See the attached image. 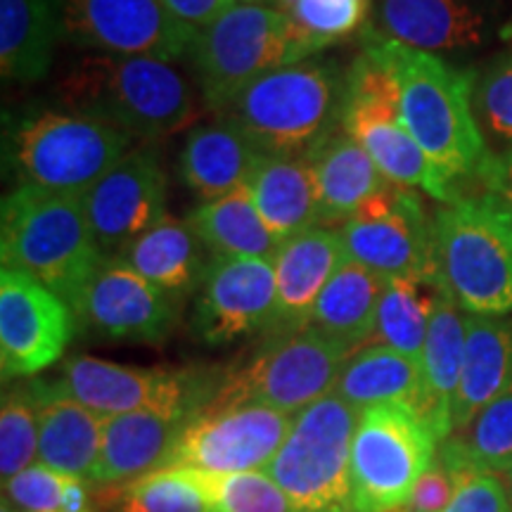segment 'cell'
I'll return each instance as SVG.
<instances>
[{"instance_id": "44dd1931", "label": "cell", "mask_w": 512, "mask_h": 512, "mask_svg": "<svg viewBox=\"0 0 512 512\" xmlns=\"http://www.w3.org/2000/svg\"><path fill=\"white\" fill-rule=\"evenodd\" d=\"M339 230L318 226L294 235L275 254V316L266 337L292 335L309 328L320 292L344 264Z\"/></svg>"}, {"instance_id": "9c48e42d", "label": "cell", "mask_w": 512, "mask_h": 512, "mask_svg": "<svg viewBox=\"0 0 512 512\" xmlns=\"http://www.w3.org/2000/svg\"><path fill=\"white\" fill-rule=\"evenodd\" d=\"M342 131L368 152L389 183L422 190L444 204L458 197L453 183L408 131L392 74L366 50L358 53L347 74Z\"/></svg>"}, {"instance_id": "f1b7e54d", "label": "cell", "mask_w": 512, "mask_h": 512, "mask_svg": "<svg viewBox=\"0 0 512 512\" xmlns=\"http://www.w3.org/2000/svg\"><path fill=\"white\" fill-rule=\"evenodd\" d=\"M204 252L207 249L188 221L166 216L162 223L128 245L119 259L159 290L174 299H183L200 290L209 266Z\"/></svg>"}, {"instance_id": "f546056e", "label": "cell", "mask_w": 512, "mask_h": 512, "mask_svg": "<svg viewBox=\"0 0 512 512\" xmlns=\"http://www.w3.org/2000/svg\"><path fill=\"white\" fill-rule=\"evenodd\" d=\"M309 159L316 171L323 226L351 219L389 185L368 152L342 128L311 152Z\"/></svg>"}, {"instance_id": "ac0fdd59", "label": "cell", "mask_w": 512, "mask_h": 512, "mask_svg": "<svg viewBox=\"0 0 512 512\" xmlns=\"http://www.w3.org/2000/svg\"><path fill=\"white\" fill-rule=\"evenodd\" d=\"M275 316V266L271 259L211 256L195 297L190 328L207 347H228L268 332Z\"/></svg>"}, {"instance_id": "4dcf8cb0", "label": "cell", "mask_w": 512, "mask_h": 512, "mask_svg": "<svg viewBox=\"0 0 512 512\" xmlns=\"http://www.w3.org/2000/svg\"><path fill=\"white\" fill-rule=\"evenodd\" d=\"M387 278L344 259L313 306L309 325L351 351H358L377 330V309Z\"/></svg>"}, {"instance_id": "60d3db41", "label": "cell", "mask_w": 512, "mask_h": 512, "mask_svg": "<svg viewBox=\"0 0 512 512\" xmlns=\"http://www.w3.org/2000/svg\"><path fill=\"white\" fill-rule=\"evenodd\" d=\"M67 475L36 463L3 484V498L17 512H55L60 508Z\"/></svg>"}, {"instance_id": "ffe728a7", "label": "cell", "mask_w": 512, "mask_h": 512, "mask_svg": "<svg viewBox=\"0 0 512 512\" xmlns=\"http://www.w3.org/2000/svg\"><path fill=\"white\" fill-rule=\"evenodd\" d=\"M169 183L155 150L133 147L83 195L95 242L105 256H119L140 235L169 216Z\"/></svg>"}, {"instance_id": "d4e9b609", "label": "cell", "mask_w": 512, "mask_h": 512, "mask_svg": "<svg viewBox=\"0 0 512 512\" xmlns=\"http://www.w3.org/2000/svg\"><path fill=\"white\" fill-rule=\"evenodd\" d=\"M512 389V318L467 316L465 354L456 401L453 432L470 425L489 403Z\"/></svg>"}, {"instance_id": "1f68e13d", "label": "cell", "mask_w": 512, "mask_h": 512, "mask_svg": "<svg viewBox=\"0 0 512 512\" xmlns=\"http://www.w3.org/2000/svg\"><path fill=\"white\" fill-rule=\"evenodd\" d=\"M204 249L211 256H245V259H275L283 242L273 235L256 209L252 192L245 188L219 200L202 202L185 216Z\"/></svg>"}, {"instance_id": "8d00e7d4", "label": "cell", "mask_w": 512, "mask_h": 512, "mask_svg": "<svg viewBox=\"0 0 512 512\" xmlns=\"http://www.w3.org/2000/svg\"><path fill=\"white\" fill-rule=\"evenodd\" d=\"M415 280H387L380 309H377V344L392 347L399 354L420 363L427 328L432 316V292Z\"/></svg>"}, {"instance_id": "9a60e30c", "label": "cell", "mask_w": 512, "mask_h": 512, "mask_svg": "<svg viewBox=\"0 0 512 512\" xmlns=\"http://www.w3.org/2000/svg\"><path fill=\"white\" fill-rule=\"evenodd\" d=\"M62 41L98 55L188 57L195 31L159 0H60Z\"/></svg>"}, {"instance_id": "3957f363", "label": "cell", "mask_w": 512, "mask_h": 512, "mask_svg": "<svg viewBox=\"0 0 512 512\" xmlns=\"http://www.w3.org/2000/svg\"><path fill=\"white\" fill-rule=\"evenodd\" d=\"M347 74L330 57H306L254 81L223 119L261 155L309 157L342 128Z\"/></svg>"}, {"instance_id": "d590c367", "label": "cell", "mask_w": 512, "mask_h": 512, "mask_svg": "<svg viewBox=\"0 0 512 512\" xmlns=\"http://www.w3.org/2000/svg\"><path fill=\"white\" fill-rule=\"evenodd\" d=\"M95 501L107 512H211L190 472L169 465L133 482L100 484Z\"/></svg>"}, {"instance_id": "8992f818", "label": "cell", "mask_w": 512, "mask_h": 512, "mask_svg": "<svg viewBox=\"0 0 512 512\" xmlns=\"http://www.w3.org/2000/svg\"><path fill=\"white\" fill-rule=\"evenodd\" d=\"M133 138L105 121L76 112L29 114L5 143L19 185L86 195L133 150Z\"/></svg>"}, {"instance_id": "7dc6e473", "label": "cell", "mask_w": 512, "mask_h": 512, "mask_svg": "<svg viewBox=\"0 0 512 512\" xmlns=\"http://www.w3.org/2000/svg\"><path fill=\"white\" fill-rule=\"evenodd\" d=\"M233 5H273L275 0H230Z\"/></svg>"}, {"instance_id": "f35d334b", "label": "cell", "mask_w": 512, "mask_h": 512, "mask_svg": "<svg viewBox=\"0 0 512 512\" xmlns=\"http://www.w3.org/2000/svg\"><path fill=\"white\" fill-rule=\"evenodd\" d=\"M207 498L211 512H294L285 491L266 472L216 475L185 467Z\"/></svg>"}, {"instance_id": "7c38bea8", "label": "cell", "mask_w": 512, "mask_h": 512, "mask_svg": "<svg viewBox=\"0 0 512 512\" xmlns=\"http://www.w3.org/2000/svg\"><path fill=\"white\" fill-rule=\"evenodd\" d=\"M55 382L102 418L152 411L192 420L214 399L221 370L140 368L95 356H72L64 358Z\"/></svg>"}, {"instance_id": "f6af8a7d", "label": "cell", "mask_w": 512, "mask_h": 512, "mask_svg": "<svg viewBox=\"0 0 512 512\" xmlns=\"http://www.w3.org/2000/svg\"><path fill=\"white\" fill-rule=\"evenodd\" d=\"M479 181L512 214V145L491 155L479 174Z\"/></svg>"}, {"instance_id": "7bdbcfd3", "label": "cell", "mask_w": 512, "mask_h": 512, "mask_svg": "<svg viewBox=\"0 0 512 512\" xmlns=\"http://www.w3.org/2000/svg\"><path fill=\"white\" fill-rule=\"evenodd\" d=\"M453 494H456V475L437 458L430 470L418 479L406 508L408 512H444Z\"/></svg>"}, {"instance_id": "ba28073f", "label": "cell", "mask_w": 512, "mask_h": 512, "mask_svg": "<svg viewBox=\"0 0 512 512\" xmlns=\"http://www.w3.org/2000/svg\"><path fill=\"white\" fill-rule=\"evenodd\" d=\"M354 354L316 328L266 337L261 349L242 366L221 373L219 389L204 408L256 406L287 415L302 413L332 394L344 363Z\"/></svg>"}, {"instance_id": "ee69618b", "label": "cell", "mask_w": 512, "mask_h": 512, "mask_svg": "<svg viewBox=\"0 0 512 512\" xmlns=\"http://www.w3.org/2000/svg\"><path fill=\"white\" fill-rule=\"evenodd\" d=\"M178 22L185 24L190 31H200L209 27L214 19H219L228 8H233L230 0H159Z\"/></svg>"}, {"instance_id": "5bb4252c", "label": "cell", "mask_w": 512, "mask_h": 512, "mask_svg": "<svg viewBox=\"0 0 512 512\" xmlns=\"http://www.w3.org/2000/svg\"><path fill=\"white\" fill-rule=\"evenodd\" d=\"M344 254L387 280L434 287L432 223L415 190L389 183L339 228Z\"/></svg>"}, {"instance_id": "cb8c5ba5", "label": "cell", "mask_w": 512, "mask_h": 512, "mask_svg": "<svg viewBox=\"0 0 512 512\" xmlns=\"http://www.w3.org/2000/svg\"><path fill=\"white\" fill-rule=\"evenodd\" d=\"M465 320L467 313L444 290L432 287L430 328L420 356V413L430 422L439 444L453 434V401L465 354Z\"/></svg>"}, {"instance_id": "d6a6232c", "label": "cell", "mask_w": 512, "mask_h": 512, "mask_svg": "<svg viewBox=\"0 0 512 512\" xmlns=\"http://www.w3.org/2000/svg\"><path fill=\"white\" fill-rule=\"evenodd\" d=\"M332 394L356 408L358 413L377 403L392 401L413 403L420 411V363L384 344H368L349 356Z\"/></svg>"}, {"instance_id": "5b68a950", "label": "cell", "mask_w": 512, "mask_h": 512, "mask_svg": "<svg viewBox=\"0 0 512 512\" xmlns=\"http://www.w3.org/2000/svg\"><path fill=\"white\" fill-rule=\"evenodd\" d=\"M434 287L467 316L512 313V214L494 195L456 197L432 221Z\"/></svg>"}, {"instance_id": "6da1fadb", "label": "cell", "mask_w": 512, "mask_h": 512, "mask_svg": "<svg viewBox=\"0 0 512 512\" xmlns=\"http://www.w3.org/2000/svg\"><path fill=\"white\" fill-rule=\"evenodd\" d=\"M361 50L392 74L408 131L441 174L451 183L479 178L494 152L472 105L477 72L403 46L373 29L363 31Z\"/></svg>"}, {"instance_id": "c3c4849f", "label": "cell", "mask_w": 512, "mask_h": 512, "mask_svg": "<svg viewBox=\"0 0 512 512\" xmlns=\"http://www.w3.org/2000/svg\"><path fill=\"white\" fill-rule=\"evenodd\" d=\"M0 512H17V510L12 508V505H10V503L5 501V498H3V503H0Z\"/></svg>"}, {"instance_id": "83f0119b", "label": "cell", "mask_w": 512, "mask_h": 512, "mask_svg": "<svg viewBox=\"0 0 512 512\" xmlns=\"http://www.w3.org/2000/svg\"><path fill=\"white\" fill-rule=\"evenodd\" d=\"M60 41V0H0V74L5 81L46 79Z\"/></svg>"}, {"instance_id": "7402d4cb", "label": "cell", "mask_w": 512, "mask_h": 512, "mask_svg": "<svg viewBox=\"0 0 512 512\" xmlns=\"http://www.w3.org/2000/svg\"><path fill=\"white\" fill-rule=\"evenodd\" d=\"M38 396V463L60 475L91 479L100 458L105 418L57 382L34 380Z\"/></svg>"}, {"instance_id": "74e56055", "label": "cell", "mask_w": 512, "mask_h": 512, "mask_svg": "<svg viewBox=\"0 0 512 512\" xmlns=\"http://www.w3.org/2000/svg\"><path fill=\"white\" fill-rule=\"evenodd\" d=\"M38 463V396L34 382L5 389L0 401V477L3 484Z\"/></svg>"}, {"instance_id": "8fae6325", "label": "cell", "mask_w": 512, "mask_h": 512, "mask_svg": "<svg viewBox=\"0 0 512 512\" xmlns=\"http://www.w3.org/2000/svg\"><path fill=\"white\" fill-rule=\"evenodd\" d=\"M188 60L209 110L223 114L261 76L294 60L285 17L273 5H233L200 29Z\"/></svg>"}, {"instance_id": "ab89813d", "label": "cell", "mask_w": 512, "mask_h": 512, "mask_svg": "<svg viewBox=\"0 0 512 512\" xmlns=\"http://www.w3.org/2000/svg\"><path fill=\"white\" fill-rule=\"evenodd\" d=\"M472 105L489 147L512 145V48L484 64L475 79Z\"/></svg>"}, {"instance_id": "bcb514c9", "label": "cell", "mask_w": 512, "mask_h": 512, "mask_svg": "<svg viewBox=\"0 0 512 512\" xmlns=\"http://www.w3.org/2000/svg\"><path fill=\"white\" fill-rule=\"evenodd\" d=\"M55 512H95L93 494H91V489L86 486V479L67 475L60 508H57Z\"/></svg>"}, {"instance_id": "836d02e7", "label": "cell", "mask_w": 512, "mask_h": 512, "mask_svg": "<svg viewBox=\"0 0 512 512\" xmlns=\"http://www.w3.org/2000/svg\"><path fill=\"white\" fill-rule=\"evenodd\" d=\"M439 463L451 472H512V389L484 408L470 425L439 444Z\"/></svg>"}, {"instance_id": "4316f807", "label": "cell", "mask_w": 512, "mask_h": 512, "mask_svg": "<svg viewBox=\"0 0 512 512\" xmlns=\"http://www.w3.org/2000/svg\"><path fill=\"white\" fill-rule=\"evenodd\" d=\"M247 188L280 242L323 226L316 171L309 157L264 155Z\"/></svg>"}, {"instance_id": "52a82bcc", "label": "cell", "mask_w": 512, "mask_h": 512, "mask_svg": "<svg viewBox=\"0 0 512 512\" xmlns=\"http://www.w3.org/2000/svg\"><path fill=\"white\" fill-rule=\"evenodd\" d=\"M358 415L335 394L294 415L285 444L264 470L285 491L294 512H356L351 441Z\"/></svg>"}, {"instance_id": "e0dca14e", "label": "cell", "mask_w": 512, "mask_h": 512, "mask_svg": "<svg viewBox=\"0 0 512 512\" xmlns=\"http://www.w3.org/2000/svg\"><path fill=\"white\" fill-rule=\"evenodd\" d=\"M76 313L60 294L15 268L0 271V373L34 377L60 361L72 342Z\"/></svg>"}, {"instance_id": "603a6c76", "label": "cell", "mask_w": 512, "mask_h": 512, "mask_svg": "<svg viewBox=\"0 0 512 512\" xmlns=\"http://www.w3.org/2000/svg\"><path fill=\"white\" fill-rule=\"evenodd\" d=\"M190 418L169 413H124L105 418L100 458L91 482L121 484L166 467Z\"/></svg>"}, {"instance_id": "e575fe53", "label": "cell", "mask_w": 512, "mask_h": 512, "mask_svg": "<svg viewBox=\"0 0 512 512\" xmlns=\"http://www.w3.org/2000/svg\"><path fill=\"white\" fill-rule=\"evenodd\" d=\"M273 8L285 17L297 62L366 31L370 17V0H275Z\"/></svg>"}, {"instance_id": "681fc988", "label": "cell", "mask_w": 512, "mask_h": 512, "mask_svg": "<svg viewBox=\"0 0 512 512\" xmlns=\"http://www.w3.org/2000/svg\"><path fill=\"white\" fill-rule=\"evenodd\" d=\"M387 512H408V508H406V505H399V508H392V510H387Z\"/></svg>"}, {"instance_id": "484cf974", "label": "cell", "mask_w": 512, "mask_h": 512, "mask_svg": "<svg viewBox=\"0 0 512 512\" xmlns=\"http://www.w3.org/2000/svg\"><path fill=\"white\" fill-rule=\"evenodd\" d=\"M261 155L226 119L195 126L178 155V176L202 202L219 200L245 188L261 164Z\"/></svg>"}, {"instance_id": "7a4b0ae2", "label": "cell", "mask_w": 512, "mask_h": 512, "mask_svg": "<svg viewBox=\"0 0 512 512\" xmlns=\"http://www.w3.org/2000/svg\"><path fill=\"white\" fill-rule=\"evenodd\" d=\"M67 112L105 121L133 140L157 143L197 117L188 81L155 57L88 53L57 83Z\"/></svg>"}, {"instance_id": "d6986e66", "label": "cell", "mask_w": 512, "mask_h": 512, "mask_svg": "<svg viewBox=\"0 0 512 512\" xmlns=\"http://www.w3.org/2000/svg\"><path fill=\"white\" fill-rule=\"evenodd\" d=\"M74 313L88 330L112 342L162 344L176 325L178 299L119 256H105L83 287Z\"/></svg>"}, {"instance_id": "277c9868", "label": "cell", "mask_w": 512, "mask_h": 512, "mask_svg": "<svg viewBox=\"0 0 512 512\" xmlns=\"http://www.w3.org/2000/svg\"><path fill=\"white\" fill-rule=\"evenodd\" d=\"M3 268L27 273L74 309L105 259L81 195L19 185L0 209Z\"/></svg>"}, {"instance_id": "2e32d148", "label": "cell", "mask_w": 512, "mask_h": 512, "mask_svg": "<svg viewBox=\"0 0 512 512\" xmlns=\"http://www.w3.org/2000/svg\"><path fill=\"white\" fill-rule=\"evenodd\" d=\"M292 422V415L256 403L202 408L183 427L166 467L181 465L216 475L264 472L285 444Z\"/></svg>"}, {"instance_id": "4fadbf2b", "label": "cell", "mask_w": 512, "mask_h": 512, "mask_svg": "<svg viewBox=\"0 0 512 512\" xmlns=\"http://www.w3.org/2000/svg\"><path fill=\"white\" fill-rule=\"evenodd\" d=\"M370 29L467 69L512 41V0H377Z\"/></svg>"}, {"instance_id": "f907efd6", "label": "cell", "mask_w": 512, "mask_h": 512, "mask_svg": "<svg viewBox=\"0 0 512 512\" xmlns=\"http://www.w3.org/2000/svg\"><path fill=\"white\" fill-rule=\"evenodd\" d=\"M508 482H510V503H512V472H510V475H508Z\"/></svg>"}, {"instance_id": "b9f144b4", "label": "cell", "mask_w": 512, "mask_h": 512, "mask_svg": "<svg viewBox=\"0 0 512 512\" xmlns=\"http://www.w3.org/2000/svg\"><path fill=\"white\" fill-rule=\"evenodd\" d=\"M456 494L444 512H512L510 491L498 475L477 470H458Z\"/></svg>"}, {"instance_id": "30bf717a", "label": "cell", "mask_w": 512, "mask_h": 512, "mask_svg": "<svg viewBox=\"0 0 512 512\" xmlns=\"http://www.w3.org/2000/svg\"><path fill=\"white\" fill-rule=\"evenodd\" d=\"M437 453V434L413 403H377L361 411L351 441L356 512H387L406 505Z\"/></svg>"}]
</instances>
